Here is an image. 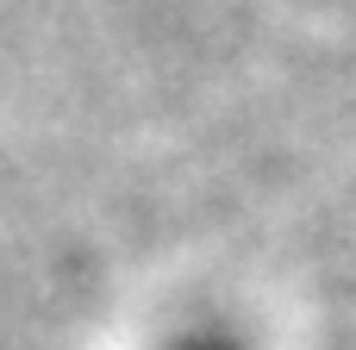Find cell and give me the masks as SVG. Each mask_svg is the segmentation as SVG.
I'll use <instances>...</instances> for the list:
<instances>
[{
    "instance_id": "6da1fadb",
    "label": "cell",
    "mask_w": 356,
    "mask_h": 350,
    "mask_svg": "<svg viewBox=\"0 0 356 350\" xmlns=\"http://www.w3.org/2000/svg\"><path fill=\"white\" fill-rule=\"evenodd\" d=\"M169 350H244L232 332H188V338H175Z\"/></svg>"
}]
</instances>
